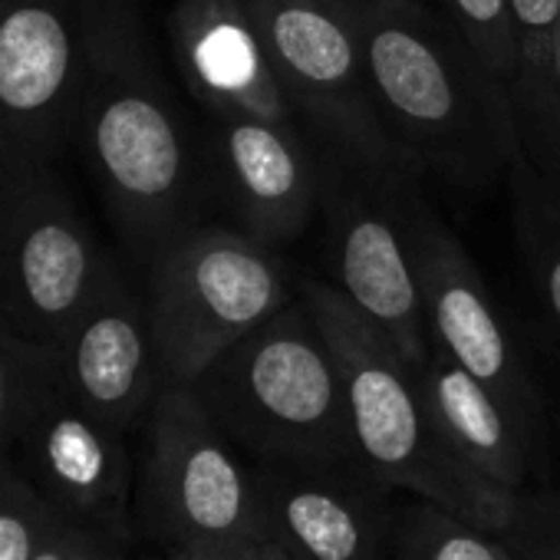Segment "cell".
<instances>
[{"label": "cell", "mask_w": 560, "mask_h": 560, "mask_svg": "<svg viewBox=\"0 0 560 560\" xmlns=\"http://www.w3.org/2000/svg\"><path fill=\"white\" fill-rule=\"evenodd\" d=\"M54 353L60 380L83 409L119 432L145 425L162 393V370L145 298L126 284L119 267Z\"/></svg>", "instance_id": "cell-14"}, {"label": "cell", "mask_w": 560, "mask_h": 560, "mask_svg": "<svg viewBox=\"0 0 560 560\" xmlns=\"http://www.w3.org/2000/svg\"><path fill=\"white\" fill-rule=\"evenodd\" d=\"M363 54L376 106L419 168L488 182L517 155L508 90L422 0H366Z\"/></svg>", "instance_id": "cell-2"}, {"label": "cell", "mask_w": 560, "mask_h": 560, "mask_svg": "<svg viewBox=\"0 0 560 560\" xmlns=\"http://www.w3.org/2000/svg\"><path fill=\"white\" fill-rule=\"evenodd\" d=\"M537 273H540V298L547 304V314L553 327L560 330V234L547 241Z\"/></svg>", "instance_id": "cell-25"}, {"label": "cell", "mask_w": 560, "mask_h": 560, "mask_svg": "<svg viewBox=\"0 0 560 560\" xmlns=\"http://www.w3.org/2000/svg\"><path fill=\"white\" fill-rule=\"evenodd\" d=\"M57 511L34 491V485L11 465L0 462V560H34Z\"/></svg>", "instance_id": "cell-22"}, {"label": "cell", "mask_w": 560, "mask_h": 560, "mask_svg": "<svg viewBox=\"0 0 560 560\" xmlns=\"http://www.w3.org/2000/svg\"><path fill=\"white\" fill-rule=\"evenodd\" d=\"M86 0H0V175L57 165L77 139Z\"/></svg>", "instance_id": "cell-9"}, {"label": "cell", "mask_w": 560, "mask_h": 560, "mask_svg": "<svg viewBox=\"0 0 560 560\" xmlns=\"http://www.w3.org/2000/svg\"><path fill=\"white\" fill-rule=\"evenodd\" d=\"M260 540L291 560H393V488L357 458H247Z\"/></svg>", "instance_id": "cell-12"}, {"label": "cell", "mask_w": 560, "mask_h": 560, "mask_svg": "<svg viewBox=\"0 0 560 560\" xmlns=\"http://www.w3.org/2000/svg\"><path fill=\"white\" fill-rule=\"evenodd\" d=\"M350 178L353 185L340 182L324 191L334 267L340 280L337 291L412 370H425L435 340L402 205H389L383 198L389 185L357 175Z\"/></svg>", "instance_id": "cell-13"}, {"label": "cell", "mask_w": 560, "mask_h": 560, "mask_svg": "<svg viewBox=\"0 0 560 560\" xmlns=\"http://www.w3.org/2000/svg\"><path fill=\"white\" fill-rule=\"evenodd\" d=\"M514 31V113L521 119H547V70L560 31V0H508Z\"/></svg>", "instance_id": "cell-19"}, {"label": "cell", "mask_w": 560, "mask_h": 560, "mask_svg": "<svg viewBox=\"0 0 560 560\" xmlns=\"http://www.w3.org/2000/svg\"><path fill=\"white\" fill-rule=\"evenodd\" d=\"M145 267L162 389L191 386L228 347L294 301L277 247L241 228L191 224Z\"/></svg>", "instance_id": "cell-6"}, {"label": "cell", "mask_w": 560, "mask_h": 560, "mask_svg": "<svg viewBox=\"0 0 560 560\" xmlns=\"http://www.w3.org/2000/svg\"><path fill=\"white\" fill-rule=\"evenodd\" d=\"M162 560H254V540L175 547V550H165V557H162Z\"/></svg>", "instance_id": "cell-26"}, {"label": "cell", "mask_w": 560, "mask_h": 560, "mask_svg": "<svg viewBox=\"0 0 560 560\" xmlns=\"http://www.w3.org/2000/svg\"><path fill=\"white\" fill-rule=\"evenodd\" d=\"M132 514L165 550L260 540L250 462L191 386H165L145 416Z\"/></svg>", "instance_id": "cell-7"}, {"label": "cell", "mask_w": 560, "mask_h": 560, "mask_svg": "<svg viewBox=\"0 0 560 560\" xmlns=\"http://www.w3.org/2000/svg\"><path fill=\"white\" fill-rule=\"evenodd\" d=\"M54 360V347L24 337L11 317L0 311V462L11 455V445L24 425L34 393Z\"/></svg>", "instance_id": "cell-20"}, {"label": "cell", "mask_w": 560, "mask_h": 560, "mask_svg": "<svg viewBox=\"0 0 560 560\" xmlns=\"http://www.w3.org/2000/svg\"><path fill=\"white\" fill-rule=\"evenodd\" d=\"M254 560H291V557L270 540H254Z\"/></svg>", "instance_id": "cell-28"}, {"label": "cell", "mask_w": 560, "mask_h": 560, "mask_svg": "<svg viewBox=\"0 0 560 560\" xmlns=\"http://www.w3.org/2000/svg\"><path fill=\"white\" fill-rule=\"evenodd\" d=\"M402 218H406L412 260L419 270L432 340L498 396V402L511 412V419L517 422V429L524 432L527 445L540 462L544 455L540 396L504 320L498 317L488 298L478 267L425 201L409 198L402 205Z\"/></svg>", "instance_id": "cell-10"}, {"label": "cell", "mask_w": 560, "mask_h": 560, "mask_svg": "<svg viewBox=\"0 0 560 560\" xmlns=\"http://www.w3.org/2000/svg\"><path fill=\"white\" fill-rule=\"evenodd\" d=\"M191 389L247 458H357L343 373L304 298L228 347Z\"/></svg>", "instance_id": "cell-4"}, {"label": "cell", "mask_w": 560, "mask_h": 560, "mask_svg": "<svg viewBox=\"0 0 560 560\" xmlns=\"http://www.w3.org/2000/svg\"><path fill=\"white\" fill-rule=\"evenodd\" d=\"M129 544L132 540H122L109 530L57 514L34 560H132Z\"/></svg>", "instance_id": "cell-24"}, {"label": "cell", "mask_w": 560, "mask_h": 560, "mask_svg": "<svg viewBox=\"0 0 560 560\" xmlns=\"http://www.w3.org/2000/svg\"><path fill=\"white\" fill-rule=\"evenodd\" d=\"M168 40L182 83L214 119L298 126L244 0H175Z\"/></svg>", "instance_id": "cell-15"}, {"label": "cell", "mask_w": 560, "mask_h": 560, "mask_svg": "<svg viewBox=\"0 0 560 560\" xmlns=\"http://www.w3.org/2000/svg\"><path fill=\"white\" fill-rule=\"evenodd\" d=\"M116 267L54 165L0 175V311L24 337L57 347Z\"/></svg>", "instance_id": "cell-8"}, {"label": "cell", "mask_w": 560, "mask_h": 560, "mask_svg": "<svg viewBox=\"0 0 560 560\" xmlns=\"http://www.w3.org/2000/svg\"><path fill=\"white\" fill-rule=\"evenodd\" d=\"M393 560H514V553L501 534L412 498L396 508Z\"/></svg>", "instance_id": "cell-18"}, {"label": "cell", "mask_w": 560, "mask_h": 560, "mask_svg": "<svg viewBox=\"0 0 560 560\" xmlns=\"http://www.w3.org/2000/svg\"><path fill=\"white\" fill-rule=\"evenodd\" d=\"M501 537L514 560H560V498L527 491L514 524Z\"/></svg>", "instance_id": "cell-23"}, {"label": "cell", "mask_w": 560, "mask_h": 560, "mask_svg": "<svg viewBox=\"0 0 560 560\" xmlns=\"http://www.w3.org/2000/svg\"><path fill=\"white\" fill-rule=\"evenodd\" d=\"M291 109L334 162L366 182L409 188L422 172L389 132L366 70V0H244Z\"/></svg>", "instance_id": "cell-5"}, {"label": "cell", "mask_w": 560, "mask_h": 560, "mask_svg": "<svg viewBox=\"0 0 560 560\" xmlns=\"http://www.w3.org/2000/svg\"><path fill=\"white\" fill-rule=\"evenodd\" d=\"M211 165L241 231L270 247L304 234L327 191L298 126L264 119L218 122Z\"/></svg>", "instance_id": "cell-16"}, {"label": "cell", "mask_w": 560, "mask_h": 560, "mask_svg": "<svg viewBox=\"0 0 560 560\" xmlns=\"http://www.w3.org/2000/svg\"><path fill=\"white\" fill-rule=\"evenodd\" d=\"M301 298L337 353L360 465L393 491L425 498L485 530L504 534L524 494L488 481L455 455L425 399L422 370H412L337 288L304 280Z\"/></svg>", "instance_id": "cell-3"}, {"label": "cell", "mask_w": 560, "mask_h": 560, "mask_svg": "<svg viewBox=\"0 0 560 560\" xmlns=\"http://www.w3.org/2000/svg\"><path fill=\"white\" fill-rule=\"evenodd\" d=\"M422 386L432 416L455 455L488 481L527 494L540 462L498 396L465 366H458L439 343L432 347L422 370Z\"/></svg>", "instance_id": "cell-17"}, {"label": "cell", "mask_w": 560, "mask_h": 560, "mask_svg": "<svg viewBox=\"0 0 560 560\" xmlns=\"http://www.w3.org/2000/svg\"><path fill=\"white\" fill-rule=\"evenodd\" d=\"M77 142L136 257L195 224L198 155L159 73L136 0H86Z\"/></svg>", "instance_id": "cell-1"}, {"label": "cell", "mask_w": 560, "mask_h": 560, "mask_svg": "<svg viewBox=\"0 0 560 560\" xmlns=\"http://www.w3.org/2000/svg\"><path fill=\"white\" fill-rule=\"evenodd\" d=\"M11 465L63 517L132 540L136 462L129 432L83 409L57 370V353L11 445Z\"/></svg>", "instance_id": "cell-11"}, {"label": "cell", "mask_w": 560, "mask_h": 560, "mask_svg": "<svg viewBox=\"0 0 560 560\" xmlns=\"http://www.w3.org/2000/svg\"><path fill=\"white\" fill-rule=\"evenodd\" d=\"M442 11L514 103L517 57H514V31H511L508 0H442Z\"/></svg>", "instance_id": "cell-21"}, {"label": "cell", "mask_w": 560, "mask_h": 560, "mask_svg": "<svg viewBox=\"0 0 560 560\" xmlns=\"http://www.w3.org/2000/svg\"><path fill=\"white\" fill-rule=\"evenodd\" d=\"M547 119L560 126V31H557L550 70H547Z\"/></svg>", "instance_id": "cell-27"}]
</instances>
